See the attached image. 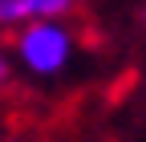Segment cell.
<instances>
[{
  "label": "cell",
  "instance_id": "obj_3",
  "mask_svg": "<svg viewBox=\"0 0 146 142\" xmlns=\"http://www.w3.org/2000/svg\"><path fill=\"white\" fill-rule=\"evenodd\" d=\"M0 77H4V61H0Z\"/></svg>",
  "mask_w": 146,
  "mask_h": 142
},
{
  "label": "cell",
  "instance_id": "obj_1",
  "mask_svg": "<svg viewBox=\"0 0 146 142\" xmlns=\"http://www.w3.org/2000/svg\"><path fill=\"white\" fill-rule=\"evenodd\" d=\"M69 53H73L69 33H65L61 25L45 21V16H41L36 25H29L25 37H21V57L36 69V73H57V69H65Z\"/></svg>",
  "mask_w": 146,
  "mask_h": 142
},
{
  "label": "cell",
  "instance_id": "obj_2",
  "mask_svg": "<svg viewBox=\"0 0 146 142\" xmlns=\"http://www.w3.org/2000/svg\"><path fill=\"white\" fill-rule=\"evenodd\" d=\"M73 4V0H0V25H16L29 21V16H57Z\"/></svg>",
  "mask_w": 146,
  "mask_h": 142
}]
</instances>
